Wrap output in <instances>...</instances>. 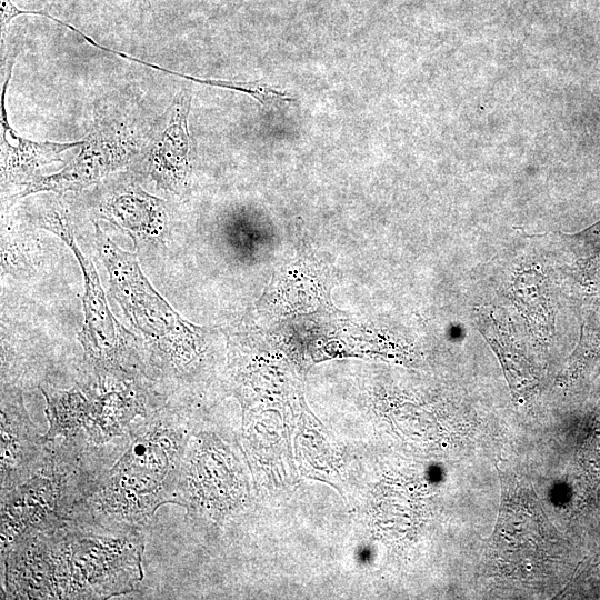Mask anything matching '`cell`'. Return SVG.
Segmentation results:
<instances>
[{
  "mask_svg": "<svg viewBox=\"0 0 600 600\" xmlns=\"http://www.w3.org/2000/svg\"><path fill=\"white\" fill-rule=\"evenodd\" d=\"M130 444L97 480L92 501L110 520L141 528L164 503L179 504L187 438L173 406L163 404L128 430Z\"/></svg>",
  "mask_w": 600,
  "mask_h": 600,
  "instance_id": "cell-1",
  "label": "cell"
},
{
  "mask_svg": "<svg viewBox=\"0 0 600 600\" xmlns=\"http://www.w3.org/2000/svg\"><path fill=\"white\" fill-rule=\"evenodd\" d=\"M93 227L96 250L109 276V293L149 344L148 378L174 383L200 354L203 330L183 319L156 291L136 253L117 246L97 222Z\"/></svg>",
  "mask_w": 600,
  "mask_h": 600,
  "instance_id": "cell-2",
  "label": "cell"
},
{
  "mask_svg": "<svg viewBox=\"0 0 600 600\" xmlns=\"http://www.w3.org/2000/svg\"><path fill=\"white\" fill-rule=\"evenodd\" d=\"M38 226L58 236L73 252L83 277V324L78 333L86 359L96 376L139 379L147 374L141 352L130 347L128 331L109 309L99 274L91 259L83 254L74 240L67 212L52 206L39 216Z\"/></svg>",
  "mask_w": 600,
  "mask_h": 600,
  "instance_id": "cell-3",
  "label": "cell"
},
{
  "mask_svg": "<svg viewBox=\"0 0 600 600\" xmlns=\"http://www.w3.org/2000/svg\"><path fill=\"white\" fill-rule=\"evenodd\" d=\"M146 140L140 139L127 120H111L102 109L97 110L93 128L84 137L78 156L56 173L37 174L11 199L43 191L57 194L82 191L137 159Z\"/></svg>",
  "mask_w": 600,
  "mask_h": 600,
  "instance_id": "cell-4",
  "label": "cell"
},
{
  "mask_svg": "<svg viewBox=\"0 0 600 600\" xmlns=\"http://www.w3.org/2000/svg\"><path fill=\"white\" fill-rule=\"evenodd\" d=\"M191 91L181 89L149 130L137 157L139 170L159 189L183 196L190 188L194 146L188 129Z\"/></svg>",
  "mask_w": 600,
  "mask_h": 600,
  "instance_id": "cell-5",
  "label": "cell"
},
{
  "mask_svg": "<svg viewBox=\"0 0 600 600\" xmlns=\"http://www.w3.org/2000/svg\"><path fill=\"white\" fill-rule=\"evenodd\" d=\"M94 213L126 232L137 249L166 246L169 221L166 201L122 176L103 186L96 197Z\"/></svg>",
  "mask_w": 600,
  "mask_h": 600,
  "instance_id": "cell-6",
  "label": "cell"
},
{
  "mask_svg": "<svg viewBox=\"0 0 600 600\" xmlns=\"http://www.w3.org/2000/svg\"><path fill=\"white\" fill-rule=\"evenodd\" d=\"M1 494L22 484L42 467L49 444L30 420L20 389L1 387Z\"/></svg>",
  "mask_w": 600,
  "mask_h": 600,
  "instance_id": "cell-7",
  "label": "cell"
},
{
  "mask_svg": "<svg viewBox=\"0 0 600 600\" xmlns=\"http://www.w3.org/2000/svg\"><path fill=\"white\" fill-rule=\"evenodd\" d=\"M138 379L97 376V383L84 387L91 400L87 434L102 444L129 430L136 417H147L158 408L147 401V389Z\"/></svg>",
  "mask_w": 600,
  "mask_h": 600,
  "instance_id": "cell-8",
  "label": "cell"
},
{
  "mask_svg": "<svg viewBox=\"0 0 600 600\" xmlns=\"http://www.w3.org/2000/svg\"><path fill=\"white\" fill-rule=\"evenodd\" d=\"M12 73V63L8 69L0 96L1 123V183L26 184L43 166L62 162L61 153L80 147L83 140L76 142L33 141L21 137L9 123L6 111V92Z\"/></svg>",
  "mask_w": 600,
  "mask_h": 600,
  "instance_id": "cell-9",
  "label": "cell"
},
{
  "mask_svg": "<svg viewBox=\"0 0 600 600\" xmlns=\"http://www.w3.org/2000/svg\"><path fill=\"white\" fill-rule=\"evenodd\" d=\"M47 402L49 429L46 440H76L88 437L87 427L91 412V400L84 387L58 390L51 386H39ZM91 441V440H90Z\"/></svg>",
  "mask_w": 600,
  "mask_h": 600,
  "instance_id": "cell-10",
  "label": "cell"
},
{
  "mask_svg": "<svg viewBox=\"0 0 600 600\" xmlns=\"http://www.w3.org/2000/svg\"><path fill=\"white\" fill-rule=\"evenodd\" d=\"M584 252H600V222L577 236Z\"/></svg>",
  "mask_w": 600,
  "mask_h": 600,
  "instance_id": "cell-11",
  "label": "cell"
},
{
  "mask_svg": "<svg viewBox=\"0 0 600 600\" xmlns=\"http://www.w3.org/2000/svg\"><path fill=\"white\" fill-rule=\"evenodd\" d=\"M134 1H136V3L141 6L143 9L151 10V4H150L149 0H134Z\"/></svg>",
  "mask_w": 600,
  "mask_h": 600,
  "instance_id": "cell-12",
  "label": "cell"
}]
</instances>
